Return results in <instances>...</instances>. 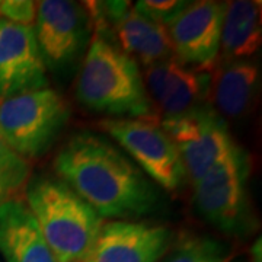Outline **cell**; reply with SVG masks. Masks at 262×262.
I'll use <instances>...</instances> for the list:
<instances>
[{
    "label": "cell",
    "instance_id": "1",
    "mask_svg": "<svg viewBox=\"0 0 262 262\" xmlns=\"http://www.w3.org/2000/svg\"><path fill=\"white\" fill-rule=\"evenodd\" d=\"M57 178L75 191L101 219L125 220L151 213L158 187L113 143L89 131L66 141L54 159Z\"/></svg>",
    "mask_w": 262,
    "mask_h": 262
},
{
    "label": "cell",
    "instance_id": "2",
    "mask_svg": "<svg viewBox=\"0 0 262 262\" xmlns=\"http://www.w3.org/2000/svg\"><path fill=\"white\" fill-rule=\"evenodd\" d=\"M76 96L88 110L115 118H146L153 113L139 64L101 34H95L86 51Z\"/></svg>",
    "mask_w": 262,
    "mask_h": 262
},
{
    "label": "cell",
    "instance_id": "3",
    "mask_svg": "<svg viewBox=\"0 0 262 262\" xmlns=\"http://www.w3.org/2000/svg\"><path fill=\"white\" fill-rule=\"evenodd\" d=\"M25 203L58 262L88 261L103 219L61 179L37 175L25 187Z\"/></svg>",
    "mask_w": 262,
    "mask_h": 262
},
{
    "label": "cell",
    "instance_id": "4",
    "mask_svg": "<svg viewBox=\"0 0 262 262\" xmlns=\"http://www.w3.org/2000/svg\"><path fill=\"white\" fill-rule=\"evenodd\" d=\"M251 162L236 143L201 179L194 182V204L207 223L230 236L252 230V215L248 200Z\"/></svg>",
    "mask_w": 262,
    "mask_h": 262
},
{
    "label": "cell",
    "instance_id": "5",
    "mask_svg": "<svg viewBox=\"0 0 262 262\" xmlns=\"http://www.w3.org/2000/svg\"><path fill=\"white\" fill-rule=\"evenodd\" d=\"M70 111L56 91H41L0 99V137L24 159H38L54 144Z\"/></svg>",
    "mask_w": 262,
    "mask_h": 262
},
{
    "label": "cell",
    "instance_id": "6",
    "mask_svg": "<svg viewBox=\"0 0 262 262\" xmlns=\"http://www.w3.org/2000/svg\"><path fill=\"white\" fill-rule=\"evenodd\" d=\"M122 146L143 173L166 191H177L187 178L178 150L156 118H110L101 124Z\"/></svg>",
    "mask_w": 262,
    "mask_h": 262
},
{
    "label": "cell",
    "instance_id": "7",
    "mask_svg": "<svg viewBox=\"0 0 262 262\" xmlns=\"http://www.w3.org/2000/svg\"><path fill=\"white\" fill-rule=\"evenodd\" d=\"M158 121L178 150L192 184L223 159L234 144L223 117L207 105Z\"/></svg>",
    "mask_w": 262,
    "mask_h": 262
},
{
    "label": "cell",
    "instance_id": "8",
    "mask_svg": "<svg viewBox=\"0 0 262 262\" xmlns=\"http://www.w3.org/2000/svg\"><path fill=\"white\" fill-rule=\"evenodd\" d=\"M226 2L200 0L187 6L168 29L172 54L181 64L211 73L219 64Z\"/></svg>",
    "mask_w": 262,
    "mask_h": 262
},
{
    "label": "cell",
    "instance_id": "9",
    "mask_svg": "<svg viewBox=\"0 0 262 262\" xmlns=\"http://www.w3.org/2000/svg\"><path fill=\"white\" fill-rule=\"evenodd\" d=\"M91 15L86 6L69 0L37 3L34 32L46 66L60 69L79 56L88 41Z\"/></svg>",
    "mask_w": 262,
    "mask_h": 262
},
{
    "label": "cell",
    "instance_id": "10",
    "mask_svg": "<svg viewBox=\"0 0 262 262\" xmlns=\"http://www.w3.org/2000/svg\"><path fill=\"white\" fill-rule=\"evenodd\" d=\"M173 242L168 226L111 220L101 226L86 262H159Z\"/></svg>",
    "mask_w": 262,
    "mask_h": 262
},
{
    "label": "cell",
    "instance_id": "11",
    "mask_svg": "<svg viewBox=\"0 0 262 262\" xmlns=\"http://www.w3.org/2000/svg\"><path fill=\"white\" fill-rule=\"evenodd\" d=\"M48 88L34 27L0 19V99Z\"/></svg>",
    "mask_w": 262,
    "mask_h": 262
},
{
    "label": "cell",
    "instance_id": "12",
    "mask_svg": "<svg viewBox=\"0 0 262 262\" xmlns=\"http://www.w3.org/2000/svg\"><path fill=\"white\" fill-rule=\"evenodd\" d=\"M102 27L113 25L121 51L144 67L173 57L166 27L144 16L128 2H96Z\"/></svg>",
    "mask_w": 262,
    "mask_h": 262
},
{
    "label": "cell",
    "instance_id": "13",
    "mask_svg": "<svg viewBox=\"0 0 262 262\" xmlns=\"http://www.w3.org/2000/svg\"><path fill=\"white\" fill-rule=\"evenodd\" d=\"M0 253L5 262H58L19 196L0 204Z\"/></svg>",
    "mask_w": 262,
    "mask_h": 262
},
{
    "label": "cell",
    "instance_id": "14",
    "mask_svg": "<svg viewBox=\"0 0 262 262\" xmlns=\"http://www.w3.org/2000/svg\"><path fill=\"white\" fill-rule=\"evenodd\" d=\"M259 79V66L251 58L219 61L208 92L217 113L227 118L244 117L256 99Z\"/></svg>",
    "mask_w": 262,
    "mask_h": 262
},
{
    "label": "cell",
    "instance_id": "15",
    "mask_svg": "<svg viewBox=\"0 0 262 262\" xmlns=\"http://www.w3.org/2000/svg\"><path fill=\"white\" fill-rule=\"evenodd\" d=\"M261 10V2L255 0L226 2L219 61L248 60L259 50Z\"/></svg>",
    "mask_w": 262,
    "mask_h": 262
},
{
    "label": "cell",
    "instance_id": "16",
    "mask_svg": "<svg viewBox=\"0 0 262 262\" xmlns=\"http://www.w3.org/2000/svg\"><path fill=\"white\" fill-rule=\"evenodd\" d=\"M211 73L196 72L184 67L175 84L169 91L168 96L156 108L160 114V118L178 117L196 106H201L203 101L208 98Z\"/></svg>",
    "mask_w": 262,
    "mask_h": 262
},
{
    "label": "cell",
    "instance_id": "17",
    "mask_svg": "<svg viewBox=\"0 0 262 262\" xmlns=\"http://www.w3.org/2000/svg\"><path fill=\"white\" fill-rule=\"evenodd\" d=\"M168 252L165 262H236L230 248L200 234H182Z\"/></svg>",
    "mask_w": 262,
    "mask_h": 262
},
{
    "label": "cell",
    "instance_id": "18",
    "mask_svg": "<svg viewBox=\"0 0 262 262\" xmlns=\"http://www.w3.org/2000/svg\"><path fill=\"white\" fill-rule=\"evenodd\" d=\"M31 178V163L0 137V204L18 198Z\"/></svg>",
    "mask_w": 262,
    "mask_h": 262
},
{
    "label": "cell",
    "instance_id": "19",
    "mask_svg": "<svg viewBox=\"0 0 262 262\" xmlns=\"http://www.w3.org/2000/svg\"><path fill=\"white\" fill-rule=\"evenodd\" d=\"M184 67L185 66L181 64L175 57H170L146 67V75L143 80L147 95L149 98H151L150 99L151 106L158 108V105L168 96L169 91L175 84Z\"/></svg>",
    "mask_w": 262,
    "mask_h": 262
},
{
    "label": "cell",
    "instance_id": "20",
    "mask_svg": "<svg viewBox=\"0 0 262 262\" xmlns=\"http://www.w3.org/2000/svg\"><path fill=\"white\" fill-rule=\"evenodd\" d=\"M188 5L189 2L184 0H144L137 2L134 8L153 22L168 27L187 9Z\"/></svg>",
    "mask_w": 262,
    "mask_h": 262
},
{
    "label": "cell",
    "instance_id": "21",
    "mask_svg": "<svg viewBox=\"0 0 262 262\" xmlns=\"http://www.w3.org/2000/svg\"><path fill=\"white\" fill-rule=\"evenodd\" d=\"M37 16V3L32 0H2L0 19L15 25L34 27Z\"/></svg>",
    "mask_w": 262,
    "mask_h": 262
},
{
    "label": "cell",
    "instance_id": "22",
    "mask_svg": "<svg viewBox=\"0 0 262 262\" xmlns=\"http://www.w3.org/2000/svg\"><path fill=\"white\" fill-rule=\"evenodd\" d=\"M251 255H252V262H261V239H258L255 245L252 246V251H251Z\"/></svg>",
    "mask_w": 262,
    "mask_h": 262
},
{
    "label": "cell",
    "instance_id": "23",
    "mask_svg": "<svg viewBox=\"0 0 262 262\" xmlns=\"http://www.w3.org/2000/svg\"><path fill=\"white\" fill-rule=\"evenodd\" d=\"M0 262H2V261H0Z\"/></svg>",
    "mask_w": 262,
    "mask_h": 262
}]
</instances>
